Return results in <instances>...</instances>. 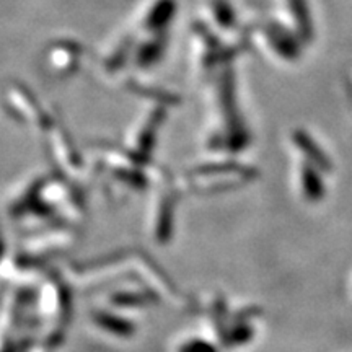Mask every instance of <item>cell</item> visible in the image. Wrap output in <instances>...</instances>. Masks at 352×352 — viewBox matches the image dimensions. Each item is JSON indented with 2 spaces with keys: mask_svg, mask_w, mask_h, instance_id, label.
I'll return each instance as SVG.
<instances>
[{
  "mask_svg": "<svg viewBox=\"0 0 352 352\" xmlns=\"http://www.w3.org/2000/svg\"><path fill=\"white\" fill-rule=\"evenodd\" d=\"M184 352H214V349L208 344H202V342H192L184 349Z\"/></svg>",
  "mask_w": 352,
  "mask_h": 352,
  "instance_id": "cell-1",
  "label": "cell"
}]
</instances>
